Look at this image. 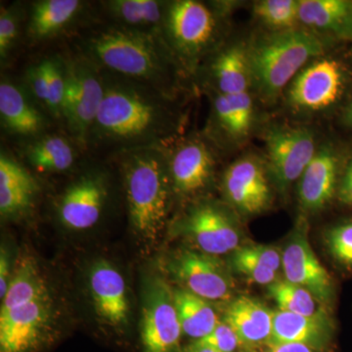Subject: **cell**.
Segmentation results:
<instances>
[{
  "mask_svg": "<svg viewBox=\"0 0 352 352\" xmlns=\"http://www.w3.org/2000/svg\"><path fill=\"white\" fill-rule=\"evenodd\" d=\"M102 74L104 97L88 134L87 150L116 157L175 142L183 124L176 97L131 78Z\"/></svg>",
  "mask_w": 352,
  "mask_h": 352,
  "instance_id": "6da1fadb",
  "label": "cell"
},
{
  "mask_svg": "<svg viewBox=\"0 0 352 352\" xmlns=\"http://www.w3.org/2000/svg\"><path fill=\"white\" fill-rule=\"evenodd\" d=\"M76 50L102 71L144 83L173 97L187 76L162 32L98 25L82 36Z\"/></svg>",
  "mask_w": 352,
  "mask_h": 352,
  "instance_id": "7a4b0ae2",
  "label": "cell"
},
{
  "mask_svg": "<svg viewBox=\"0 0 352 352\" xmlns=\"http://www.w3.org/2000/svg\"><path fill=\"white\" fill-rule=\"evenodd\" d=\"M116 157L132 230L145 242H156L166 226L173 197L166 147L133 150Z\"/></svg>",
  "mask_w": 352,
  "mask_h": 352,
  "instance_id": "3957f363",
  "label": "cell"
},
{
  "mask_svg": "<svg viewBox=\"0 0 352 352\" xmlns=\"http://www.w3.org/2000/svg\"><path fill=\"white\" fill-rule=\"evenodd\" d=\"M252 89L267 103L276 100L285 87L310 61L323 54V43L307 29L270 32L248 43Z\"/></svg>",
  "mask_w": 352,
  "mask_h": 352,
  "instance_id": "277c9868",
  "label": "cell"
},
{
  "mask_svg": "<svg viewBox=\"0 0 352 352\" xmlns=\"http://www.w3.org/2000/svg\"><path fill=\"white\" fill-rule=\"evenodd\" d=\"M227 7L226 2L168 1L162 34L187 76H196L222 45Z\"/></svg>",
  "mask_w": 352,
  "mask_h": 352,
  "instance_id": "5b68a950",
  "label": "cell"
},
{
  "mask_svg": "<svg viewBox=\"0 0 352 352\" xmlns=\"http://www.w3.org/2000/svg\"><path fill=\"white\" fill-rule=\"evenodd\" d=\"M64 59L67 85L62 122L68 136L87 151L88 134L103 100V74L78 50L64 55Z\"/></svg>",
  "mask_w": 352,
  "mask_h": 352,
  "instance_id": "8992f818",
  "label": "cell"
},
{
  "mask_svg": "<svg viewBox=\"0 0 352 352\" xmlns=\"http://www.w3.org/2000/svg\"><path fill=\"white\" fill-rule=\"evenodd\" d=\"M175 229L196 250L214 256L233 254L242 245L244 237L235 210L210 199L190 204L175 222Z\"/></svg>",
  "mask_w": 352,
  "mask_h": 352,
  "instance_id": "52a82bcc",
  "label": "cell"
},
{
  "mask_svg": "<svg viewBox=\"0 0 352 352\" xmlns=\"http://www.w3.org/2000/svg\"><path fill=\"white\" fill-rule=\"evenodd\" d=\"M265 149L271 182L285 193L302 177L318 147L308 127L273 126L266 131Z\"/></svg>",
  "mask_w": 352,
  "mask_h": 352,
  "instance_id": "ba28073f",
  "label": "cell"
},
{
  "mask_svg": "<svg viewBox=\"0 0 352 352\" xmlns=\"http://www.w3.org/2000/svg\"><path fill=\"white\" fill-rule=\"evenodd\" d=\"M52 296L0 312V352H36L52 339L56 326Z\"/></svg>",
  "mask_w": 352,
  "mask_h": 352,
  "instance_id": "9c48e42d",
  "label": "cell"
},
{
  "mask_svg": "<svg viewBox=\"0 0 352 352\" xmlns=\"http://www.w3.org/2000/svg\"><path fill=\"white\" fill-rule=\"evenodd\" d=\"M173 196L192 199L214 180L217 159L212 142L200 135L176 139L166 146Z\"/></svg>",
  "mask_w": 352,
  "mask_h": 352,
  "instance_id": "30bf717a",
  "label": "cell"
},
{
  "mask_svg": "<svg viewBox=\"0 0 352 352\" xmlns=\"http://www.w3.org/2000/svg\"><path fill=\"white\" fill-rule=\"evenodd\" d=\"M168 270L182 289L207 302H228L232 298L235 283L219 256L182 250L168 261Z\"/></svg>",
  "mask_w": 352,
  "mask_h": 352,
  "instance_id": "8fae6325",
  "label": "cell"
},
{
  "mask_svg": "<svg viewBox=\"0 0 352 352\" xmlns=\"http://www.w3.org/2000/svg\"><path fill=\"white\" fill-rule=\"evenodd\" d=\"M182 329L173 289L162 278L150 280L145 289L141 317L144 352H180Z\"/></svg>",
  "mask_w": 352,
  "mask_h": 352,
  "instance_id": "7c38bea8",
  "label": "cell"
},
{
  "mask_svg": "<svg viewBox=\"0 0 352 352\" xmlns=\"http://www.w3.org/2000/svg\"><path fill=\"white\" fill-rule=\"evenodd\" d=\"M270 182L265 161L256 155L247 154L229 164L222 175L221 188L227 205L235 212L256 215L271 207Z\"/></svg>",
  "mask_w": 352,
  "mask_h": 352,
  "instance_id": "4fadbf2b",
  "label": "cell"
},
{
  "mask_svg": "<svg viewBox=\"0 0 352 352\" xmlns=\"http://www.w3.org/2000/svg\"><path fill=\"white\" fill-rule=\"evenodd\" d=\"M342 65L333 58L318 57L308 63L289 85L286 100L294 110L320 112L337 103L344 91Z\"/></svg>",
  "mask_w": 352,
  "mask_h": 352,
  "instance_id": "5bb4252c",
  "label": "cell"
},
{
  "mask_svg": "<svg viewBox=\"0 0 352 352\" xmlns=\"http://www.w3.org/2000/svg\"><path fill=\"white\" fill-rule=\"evenodd\" d=\"M282 271L287 281L307 289L324 305L330 307L333 302L335 284L308 241V222L305 217L296 221L282 251Z\"/></svg>",
  "mask_w": 352,
  "mask_h": 352,
  "instance_id": "9a60e30c",
  "label": "cell"
},
{
  "mask_svg": "<svg viewBox=\"0 0 352 352\" xmlns=\"http://www.w3.org/2000/svg\"><path fill=\"white\" fill-rule=\"evenodd\" d=\"M109 199L107 173L101 168H90L65 189L57 206L58 219L69 230L94 228L100 221Z\"/></svg>",
  "mask_w": 352,
  "mask_h": 352,
  "instance_id": "2e32d148",
  "label": "cell"
},
{
  "mask_svg": "<svg viewBox=\"0 0 352 352\" xmlns=\"http://www.w3.org/2000/svg\"><path fill=\"white\" fill-rule=\"evenodd\" d=\"M89 8L88 2L80 0L32 2L25 17V41L31 45H36L75 31L87 20Z\"/></svg>",
  "mask_w": 352,
  "mask_h": 352,
  "instance_id": "e0dca14e",
  "label": "cell"
},
{
  "mask_svg": "<svg viewBox=\"0 0 352 352\" xmlns=\"http://www.w3.org/2000/svg\"><path fill=\"white\" fill-rule=\"evenodd\" d=\"M212 107L207 138L217 146H239L251 135L256 124V108L251 92L210 94Z\"/></svg>",
  "mask_w": 352,
  "mask_h": 352,
  "instance_id": "ac0fdd59",
  "label": "cell"
},
{
  "mask_svg": "<svg viewBox=\"0 0 352 352\" xmlns=\"http://www.w3.org/2000/svg\"><path fill=\"white\" fill-rule=\"evenodd\" d=\"M50 116L34 101L25 85L2 78L0 120L2 129L25 143L48 133Z\"/></svg>",
  "mask_w": 352,
  "mask_h": 352,
  "instance_id": "d6986e66",
  "label": "cell"
},
{
  "mask_svg": "<svg viewBox=\"0 0 352 352\" xmlns=\"http://www.w3.org/2000/svg\"><path fill=\"white\" fill-rule=\"evenodd\" d=\"M88 289L99 319L113 329L126 328L131 303L120 271L105 259L97 261L88 273Z\"/></svg>",
  "mask_w": 352,
  "mask_h": 352,
  "instance_id": "ffe728a7",
  "label": "cell"
},
{
  "mask_svg": "<svg viewBox=\"0 0 352 352\" xmlns=\"http://www.w3.org/2000/svg\"><path fill=\"white\" fill-rule=\"evenodd\" d=\"M203 76L210 94H240L252 90L248 43L221 45L208 58L196 76Z\"/></svg>",
  "mask_w": 352,
  "mask_h": 352,
  "instance_id": "44dd1931",
  "label": "cell"
},
{
  "mask_svg": "<svg viewBox=\"0 0 352 352\" xmlns=\"http://www.w3.org/2000/svg\"><path fill=\"white\" fill-rule=\"evenodd\" d=\"M340 160L332 146L322 145L298 180V203L302 212H320L337 197Z\"/></svg>",
  "mask_w": 352,
  "mask_h": 352,
  "instance_id": "7402d4cb",
  "label": "cell"
},
{
  "mask_svg": "<svg viewBox=\"0 0 352 352\" xmlns=\"http://www.w3.org/2000/svg\"><path fill=\"white\" fill-rule=\"evenodd\" d=\"M333 335L335 324L331 315L308 317L278 310L274 312L270 344L294 342L328 351Z\"/></svg>",
  "mask_w": 352,
  "mask_h": 352,
  "instance_id": "603a6c76",
  "label": "cell"
},
{
  "mask_svg": "<svg viewBox=\"0 0 352 352\" xmlns=\"http://www.w3.org/2000/svg\"><path fill=\"white\" fill-rule=\"evenodd\" d=\"M274 312L249 296L234 298L226 307L224 321L239 338L242 346H267L272 337Z\"/></svg>",
  "mask_w": 352,
  "mask_h": 352,
  "instance_id": "cb8c5ba5",
  "label": "cell"
},
{
  "mask_svg": "<svg viewBox=\"0 0 352 352\" xmlns=\"http://www.w3.org/2000/svg\"><path fill=\"white\" fill-rule=\"evenodd\" d=\"M38 185L30 171L1 150L0 154V214L20 217L32 208Z\"/></svg>",
  "mask_w": 352,
  "mask_h": 352,
  "instance_id": "d4e9b609",
  "label": "cell"
},
{
  "mask_svg": "<svg viewBox=\"0 0 352 352\" xmlns=\"http://www.w3.org/2000/svg\"><path fill=\"white\" fill-rule=\"evenodd\" d=\"M300 22L316 34L352 38V1L300 0Z\"/></svg>",
  "mask_w": 352,
  "mask_h": 352,
  "instance_id": "484cf974",
  "label": "cell"
},
{
  "mask_svg": "<svg viewBox=\"0 0 352 352\" xmlns=\"http://www.w3.org/2000/svg\"><path fill=\"white\" fill-rule=\"evenodd\" d=\"M168 1L163 0H107L99 2L108 24L135 30L162 32Z\"/></svg>",
  "mask_w": 352,
  "mask_h": 352,
  "instance_id": "4316f807",
  "label": "cell"
},
{
  "mask_svg": "<svg viewBox=\"0 0 352 352\" xmlns=\"http://www.w3.org/2000/svg\"><path fill=\"white\" fill-rule=\"evenodd\" d=\"M82 151L69 136L46 133L25 143L23 154L28 163L41 173H65L75 166Z\"/></svg>",
  "mask_w": 352,
  "mask_h": 352,
  "instance_id": "83f0119b",
  "label": "cell"
},
{
  "mask_svg": "<svg viewBox=\"0 0 352 352\" xmlns=\"http://www.w3.org/2000/svg\"><path fill=\"white\" fill-rule=\"evenodd\" d=\"M48 296L51 293L36 259L31 256H22L16 264L8 291L1 300L0 312Z\"/></svg>",
  "mask_w": 352,
  "mask_h": 352,
  "instance_id": "f1b7e54d",
  "label": "cell"
},
{
  "mask_svg": "<svg viewBox=\"0 0 352 352\" xmlns=\"http://www.w3.org/2000/svg\"><path fill=\"white\" fill-rule=\"evenodd\" d=\"M173 298L185 336L196 342L207 337L217 327L219 318L207 300L184 289H173Z\"/></svg>",
  "mask_w": 352,
  "mask_h": 352,
  "instance_id": "f546056e",
  "label": "cell"
},
{
  "mask_svg": "<svg viewBox=\"0 0 352 352\" xmlns=\"http://www.w3.org/2000/svg\"><path fill=\"white\" fill-rule=\"evenodd\" d=\"M268 294L281 311L302 315V316H328L330 309L307 289L285 281L277 282L268 286Z\"/></svg>",
  "mask_w": 352,
  "mask_h": 352,
  "instance_id": "4dcf8cb0",
  "label": "cell"
},
{
  "mask_svg": "<svg viewBox=\"0 0 352 352\" xmlns=\"http://www.w3.org/2000/svg\"><path fill=\"white\" fill-rule=\"evenodd\" d=\"M258 22L270 32L298 29L300 24V0H261L252 7Z\"/></svg>",
  "mask_w": 352,
  "mask_h": 352,
  "instance_id": "1f68e13d",
  "label": "cell"
},
{
  "mask_svg": "<svg viewBox=\"0 0 352 352\" xmlns=\"http://www.w3.org/2000/svg\"><path fill=\"white\" fill-rule=\"evenodd\" d=\"M324 245L335 265L352 275V217L329 227L324 233Z\"/></svg>",
  "mask_w": 352,
  "mask_h": 352,
  "instance_id": "d6a6232c",
  "label": "cell"
},
{
  "mask_svg": "<svg viewBox=\"0 0 352 352\" xmlns=\"http://www.w3.org/2000/svg\"><path fill=\"white\" fill-rule=\"evenodd\" d=\"M47 78V105L46 113L52 119L61 120L66 94L67 74L64 55L44 57Z\"/></svg>",
  "mask_w": 352,
  "mask_h": 352,
  "instance_id": "836d02e7",
  "label": "cell"
},
{
  "mask_svg": "<svg viewBox=\"0 0 352 352\" xmlns=\"http://www.w3.org/2000/svg\"><path fill=\"white\" fill-rule=\"evenodd\" d=\"M25 17L24 9L19 3L1 6L0 8V60L2 65L8 60L19 43Z\"/></svg>",
  "mask_w": 352,
  "mask_h": 352,
  "instance_id": "e575fe53",
  "label": "cell"
},
{
  "mask_svg": "<svg viewBox=\"0 0 352 352\" xmlns=\"http://www.w3.org/2000/svg\"><path fill=\"white\" fill-rule=\"evenodd\" d=\"M232 254L279 272L282 270V252L266 245H242Z\"/></svg>",
  "mask_w": 352,
  "mask_h": 352,
  "instance_id": "d590c367",
  "label": "cell"
},
{
  "mask_svg": "<svg viewBox=\"0 0 352 352\" xmlns=\"http://www.w3.org/2000/svg\"><path fill=\"white\" fill-rule=\"evenodd\" d=\"M196 342L219 352H235L242 346L235 331L226 321H219L212 333Z\"/></svg>",
  "mask_w": 352,
  "mask_h": 352,
  "instance_id": "8d00e7d4",
  "label": "cell"
},
{
  "mask_svg": "<svg viewBox=\"0 0 352 352\" xmlns=\"http://www.w3.org/2000/svg\"><path fill=\"white\" fill-rule=\"evenodd\" d=\"M231 265L238 273L244 275L254 283L270 286L278 281V273L275 271L268 270L264 266L252 263L247 259L239 258L235 254L231 256Z\"/></svg>",
  "mask_w": 352,
  "mask_h": 352,
  "instance_id": "74e56055",
  "label": "cell"
},
{
  "mask_svg": "<svg viewBox=\"0 0 352 352\" xmlns=\"http://www.w3.org/2000/svg\"><path fill=\"white\" fill-rule=\"evenodd\" d=\"M337 199L342 205L352 206V159L340 175Z\"/></svg>",
  "mask_w": 352,
  "mask_h": 352,
  "instance_id": "f35d334b",
  "label": "cell"
},
{
  "mask_svg": "<svg viewBox=\"0 0 352 352\" xmlns=\"http://www.w3.org/2000/svg\"><path fill=\"white\" fill-rule=\"evenodd\" d=\"M10 261H9L8 252L3 247L1 248L0 252V298L1 300L6 296L7 291H8L9 285H10Z\"/></svg>",
  "mask_w": 352,
  "mask_h": 352,
  "instance_id": "ab89813d",
  "label": "cell"
},
{
  "mask_svg": "<svg viewBox=\"0 0 352 352\" xmlns=\"http://www.w3.org/2000/svg\"><path fill=\"white\" fill-rule=\"evenodd\" d=\"M264 352H328V351H320L305 344L288 342V344H267Z\"/></svg>",
  "mask_w": 352,
  "mask_h": 352,
  "instance_id": "60d3db41",
  "label": "cell"
},
{
  "mask_svg": "<svg viewBox=\"0 0 352 352\" xmlns=\"http://www.w3.org/2000/svg\"><path fill=\"white\" fill-rule=\"evenodd\" d=\"M182 352H219L212 349V347L204 346L199 342H194L188 346L185 347Z\"/></svg>",
  "mask_w": 352,
  "mask_h": 352,
  "instance_id": "b9f144b4",
  "label": "cell"
},
{
  "mask_svg": "<svg viewBox=\"0 0 352 352\" xmlns=\"http://www.w3.org/2000/svg\"><path fill=\"white\" fill-rule=\"evenodd\" d=\"M346 120L347 124L352 126V100L346 111Z\"/></svg>",
  "mask_w": 352,
  "mask_h": 352,
  "instance_id": "7bdbcfd3",
  "label": "cell"
}]
</instances>
